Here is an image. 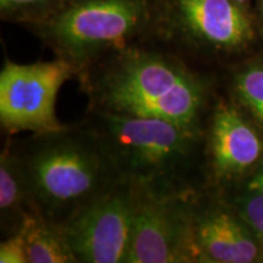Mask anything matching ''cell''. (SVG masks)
Instances as JSON below:
<instances>
[{
    "mask_svg": "<svg viewBox=\"0 0 263 263\" xmlns=\"http://www.w3.org/2000/svg\"><path fill=\"white\" fill-rule=\"evenodd\" d=\"M17 151L33 205L59 226L122 182L87 126L34 134Z\"/></svg>",
    "mask_w": 263,
    "mask_h": 263,
    "instance_id": "obj_1",
    "label": "cell"
},
{
    "mask_svg": "<svg viewBox=\"0 0 263 263\" xmlns=\"http://www.w3.org/2000/svg\"><path fill=\"white\" fill-rule=\"evenodd\" d=\"M94 111L201 130L206 84L179 61L128 49L90 82Z\"/></svg>",
    "mask_w": 263,
    "mask_h": 263,
    "instance_id": "obj_2",
    "label": "cell"
},
{
    "mask_svg": "<svg viewBox=\"0 0 263 263\" xmlns=\"http://www.w3.org/2000/svg\"><path fill=\"white\" fill-rule=\"evenodd\" d=\"M85 126L101 141L122 182L156 194L194 193L201 130L99 111Z\"/></svg>",
    "mask_w": 263,
    "mask_h": 263,
    "instance_id": "obj_3",
    "label": "cell"
},
{
    "mask_svg": "<svg viewBox=\"0 0 263 263\" xmlns=\"http://www.w3.org/2000/svg\"><path fill=\"white\" fill-rule=\"evenodd\" d=\"M146 0H77L45 21L43 34L76 73L108 49L121 48L145 25Z\"/></svg>",
    "mask_w": 263,
    "mask_h": 263,
    "instance_id": "obj_4",
    "label": "cell"
},
{
    "mask_svg": "<svg viewBox=\"0 0 263 263\" xmlns=\"http://www.w3.org/2000/svg\"><path fill=\"white\" fill-rule=\"evenodd\" d=\"M194 193L156 194L136 186L126 263L193 261Z\"/></svg>",
    "mask_w": 263,
    "mask_h": 263,
    "instance_id": "obj_5",
    "label": "cell"
},
{
    "mask_svg": "<svg viewBox=\"0 0 263 263\" xmlns=\"http://www.w3.org/2000/svg\"><path fill=\"white\" fill-rule=\"evenodd\" d=\"M76 70L62 59L16 64L0 72V122L9 133H49L65 128L57 117V98Z\"/></svg>",
    "mask_w": 263,
    "mask_h": 263,
    "instance_id": "obj_6",
    "label": "cell"
},
{
    "mask_svg": "<svg viewBox=\"0 0 263 263\" xmlns=\"http://www.w3.org/2000/svg\"><path fill=\"white\" fill-rule=\"evenodd\" d=\"M136 185L120 182L62 227L77 262L126 263Z\"/></svg>",
    "mask_w": 263,
    "mask_h": 263,
    "instance_id": "obj_7",
    "label": "cell"
},
{
    "mask_svg": "<svg viewBox=\"0 0 263 263\" xmlns=\"http://www.w3.org/2000/svg\"><path fill=\"white\" fill-rule=\"evenodd\" d=\"M192 248L194 262L263 261V245L234 210L200 206L197 201L193 221Z\"/></svg>",
    "mask_w": 263,
    "mask_h": 263,
    "instance_id": "obj_8",
    "label": "cell"
},
{
    "mask_svg": "<svg viewBox=\"0 0 263 263\" xmlns=\"http://www.w3.org/2000/svg\"><path fill=\"white\" fill-rule=\"evenodd\" d=\"M211 166L218 180L245 177L263 157V140L234 106L217 105L209 137Z\"/></svg>",
    "mask_w": 263,
    "mask_h": 263,
    "instance_id": "obj_9",
    "label": "cell"
},
{
    "mask_svg": "<svg viewBox=\"0 0 263 263\" xmlns=\"http://www.w3.org/2000/svg\"><path fill=\"white\" fill-rule=\"evenodd\" d=\"M177 12L186 32L211 47H242L254 34L249 17L234 0H177Z\"/></svg>",
    "mask_w": 263,
    "mask_h": 263,
    "instance_id": "obj_10",
    "label": "cell"
},
{
    "mask_svg": "<svg viewBox=\"0 0 263 263\" xmlns=\"http://www.w3.org/2000/svg\"><path fill=\"white\" fill-rule=\"evenodd\" d=\"M17 149L6 144L0 156V227L5 238L18 233L25 219L35 212Z\"/></svg>",
    "mask_w": 263,
    "mask_h": 263,
    "instance_id": "obj_11",
    "label": "cell"
},
{
    "mask_svg": "<svg viewBox=\"0 0 263 263\" xmlns=\"http://www.w3.org/2000/svg\"><path fill=\"white\" fill-rule=\"evenodd\" d=\"M20 232L26 240L29 263H77L62 227L38 211L27 216Z\"/></svg>",
    "mask_w": 263,
    "mask_h": 263,
    "instance_id": "obj_12",
    "label": "cell"
},
{
    "mask_svg": "<svg viewBox=\"0 0 263 263\" xmlns=\"http://www.w3.org/2000/svg\"><path fill=\"white\" fill-rule=\"evenodd\" d=\"M233 210L263 245V157L244 177L233 201Z\"/></svg>",
    "mask_w": 263,
    "mask_h": 263,
    "instance_id": "obj_13",
    "label": "cell"
},
{
    "mask_svg": "<svg viewBox=\"0 0 263 263\" xmlns=\"http://www.w3.org/2000/svg\"><path fill=\"white\" fill-rule=\"evenodd\" d=\"M235 94L263 129V64H254L236 74Z\"/></svg>",
    "mask_w": 263,
    "mask_h": 263,
    "instance_id": "obj_14",
    "label": "cell"
},
{
    "mask_svg": "<svg viewBox=\"0 0 263 263\" xmlns=\"http://www.w3.org/2000/svg\"><path fill=\"white\" fill-rule=\"evenodd\" d=\"M62 0H0L3 17L11 20L50 18L62 6Z\"/></svg>",
    "mask_w": 263,
    "mask_h": 263,
    "instance_id": "obj_15",
    "label": "cell"
},
{
    "mask_svg": "<svg viewBox=\"0 0 263 263\" xmlns=\"http://www.w3.org/2000/svg\"><path fill=\"white\" fill-rule=\"evenodd\" d=\"M0 263H29L26 240L21 232L3 240L0 244Z\"/></svg>",
    "mask_w": 263,
    "mask_h": 263,
    "instance_id": "obj_16",
    "label": "cell"
},
{
    "mask_svg": "<svg viewBox=\"0 0 263 263\" xmlns=\"http://www.w3.org/2000/svg\"><path fill=\"white\" fill-rule=\"evenodd\" d=\"M234 2L238 3V4H239V3H244V2H246V0H234Z\"/></svg>",
    "mask_w": 263,
    "mask_h": 263,
    "instance_id": "obj_17",
    "label": "cell"
},
{
    "mask_svg": "<svg viewBox=\"0 0 263 263\" xmlns=\"http://www.w3.org/2000/svg\"><path fill=\"white\" fill-rule=\"evenodd\" d=\"M262 11H263V0H262Z\"/></svg>",
    "mask_w": 263,
    "mask_h": 263,
    "instance_id": "obj_18",
    "label": "cell"
}]
</instances>
